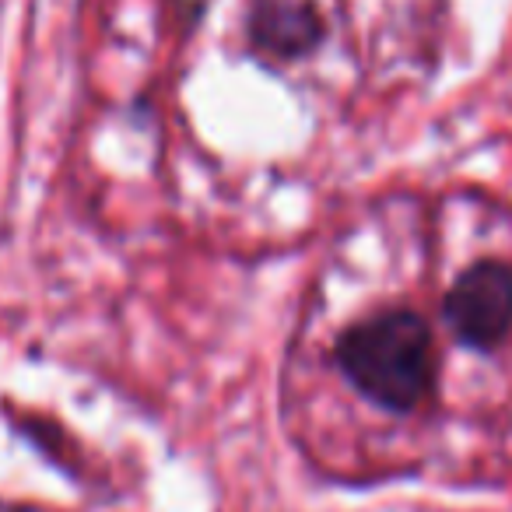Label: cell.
I'll use <instances>...</instances> for the list:
<instances>
[{"mask_svg":"<svg viewBox=\"0 0 512 512\" xmlns=\"http://www.w3.org/2000/svg\"><path fill=\"white\" fill-rule=\"evenodd\" d=\"M337 369L386 411H414L435 390L432 330L418 313L383 309L337 337Z\"/></svg>","mask_w":512,"mask_h":512,"instance_id":"1","label":"cell"},{"mask_svg":"<svg viewBox=\"0 0 512 512\" xmlns=\"http://www.w3.org/2000/svg\"><path fill=\"white\" fill-rule=\"evenodd\" d=\"M446 320L467 348L491 351L512 330V267L481 260L446 295Z\"/></svg>","mask_w":512,"mask_h":512,"instance_id":"2","label":"cell"},{"mask_svg":"<svg viewBox=\"0 0 512 512\" xmlns=\"http://www.w3.org/2000/svg\"><path fill=\"white\" fill-rule=\"evenodd\" d=\"M246 32L260 53L295 60L320 46L323 22L306 0H253Z\"/></svg>","mask_w":512,"mask_h":512,"instance_id":"3","label":"cell"}]
</instances>
